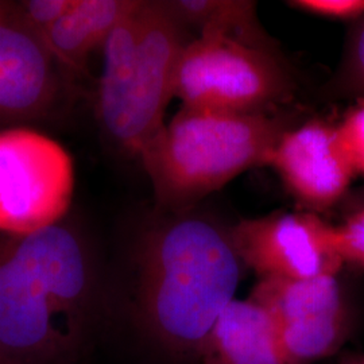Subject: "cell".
Instances as JSON below:
<instances>
[{
	"label": "cell",
	"instance_id": "obj_4",
	"mask_svg": "<svg viewBox=\"0 0 364 364\" xmlns=\"http://www.w3.org/2000/svg\"><path fill=\"white\" fill-rule=\"evenodd\" d=\"M284 126L266 114L182 107L141 162L158 208L180 213L255 166H267Z\"/></svg>",
	"mask_w": 364,
	"mask_h": 364
},
{
	"label": "cell",
	"instance_id": "obj_17",
	"mask_svg": "<svg viewBox=\"0 0 364 364\" xmlns=\"http://www.w3.org/2000/svg\"><path fill=\"white\" fill-rule=\"evenodd\" d=\"M338 81L347 93L364 99V16L352 30Z\"/></svg>",
	"mask_w": 364,
	"mask_h": 364
},
{
	"label": "cell",
	"instance_id": "obj_5",
	"mask_svg": "<svg viewBox=\"0 0 364 364\" xmlns=\"http://www.w3.org/2000/svg\"><path fill=\"white\" fill-rule=\"evenodd\" d=\"M291 92L277 53L210 36L186 43L174 82L182 107L232 114H264Z\"/></svg>",
	"mask_w": 364,
	"mask_h": 364
},
{
	"label": "cell",
	"instance_id": "obj_11",
	"mask_svg": "<svg viewBox=\"0 0 364 364\" xmlns=\"http://www.w3.org/2000/svg\"><path fill=\"white\" fill-rule=\"evenodd\" d=\"M203 364H290L273 317L251 299H235L200 350Z\"/></svg>",
	"mask_w": 364,
	"mask_h": 364
},
{
	"label": "cell",
	"instance_id": "obj_18",
	"mask_svg": "<svg viewBox=\"0 0 364 364\" xmlns=\"http://www.w3.org/2000/svg\"><path fill=\"white\" fill-rule=\"evenodd\" d=\"M293 9L335 21H359L364 16V0H293Z\"/></svg>",
	"mask_w": 364,
	"mask_h": 364
},
{
	"label": "cell",
	"instance_id": "obj_16",
	"mask_svg": "<svg viewBox=\"0 0 364 364\" xmlns=\"http://www.w3.org/2000/svg\"><path fill=\"white\" fill-rule=\"evenodd\" d=\"M338 142L348 156L356 176L364 177V99H359L336 124Z\"/></svg>",
	"mask_w": 364,
	"mask_h": 364
},
{
	"label": "cell",
	"instance_id": "obj_6",
	"mask_svg": "<svg viewBox=\"0 0 364 364\" xmlns=\"http://www.w3.org/2000/svg\"><path fill=\"white\" fill-rule=\"evenodd\" d=\"M65 147L28 126L0 130V235L26 236L65 220L75 195Z\"/></svg>",
	"mask_w": 364,
	"mask_h": 364
},
{
	"label": "cell",
	"instance_id": "obj_13",
	"mask_svg": "<svg viewBox=\"0 0 364 364\" xmlns=\"http://www.w3.org/2000/svg\"><path fill=\"white\" fill-rule=\"evenodd\" d=\"M170 10L200 36L221 37L260 50L275 53L260 26L257 3L248 0H169Z\"/></svg>",
	"mask_w": 364,
	"mask_h": 364
},
{
	"label": "cell",
	"instance_id": "obj_7",
	"mask_svg": "<svg viewBox=\"0 0 364 364\" xmlns=\"http://www.w3.org/2000/svg\"><path fill=\"white\" fill-rule=\"evenodd\" d=\"M248 299L273 317L290 364L326 359L338 352L348 336V308L338 275L259 279Z\"/></svg>",
	"mask_w": 364,
	"mask_h": 364
},
{
	"label": "cell",
	"instance_id": "obj_19",
	"mask_svg": "<svg viewBox=\"0 0 364 364\" xmlns=\"http://www.w3.org/2000/svg\"><path fill=\"white\" fill-rule=\"evenodd\" d=\"M14 18V1L0 0V22Z\"/></svg>",
	"mask_w": 364,
	"mask_h": 364
},
{
	"label": "cell",
	"instance_id": "obj_20",
	"mask_svg": "<svg viewBox=\"0 0 364 364\" xmlns=\"http://www.w3.org/2000/svg\"><path fill=\"white\" fill-rule=\"evenodd\" d=\"M341 364H364V356H362V355L351 356V358L346 359Z\"/></svg>",
	"mask_w": 364,
	"mask_h": 364
},
{
	"label": "cell",
	"instance_id": "obj_14",
	"mask_svg": "<svg viewBox=\"0 0 364 364\" xmlns=\"http://www.w3.org/2000/svg\"><path fill=\"white\" fill-rule=\"evenodd\" d=\"M75 3L76 0L14 1V19L42 42V38L69 13Z\"/></svg>",
	"mask_w": 364,
	"mask_h": 364
},
{
	"label": "cell",
	"instance_id": "obj_9",
	"mask_svg": "<svg viewBox=\"0 0 364 364\" xmlns=\"http://www.w3.org/2000/svg\"><path fill=\"white\" fill-rule=\"evenodd\" d=\"M69 92L43 43L15 19L0 22V130L52 120Z\"/></svg>",
	"mask_w": 364,
	"mask_h": 364
},
{
	"label": "cell",
	"instance_id": "obj_10",
	"mask_svg": "<svg viewBox=\"0 0 364 364\" xmlns=\"http://www.w3.org/2000/svg\"><path fill=\"white\" fill-rule=\"evenodd\" d=\"M273 168L302 205L321 210L346 195L356 171L338 142L336 126L311 120L287 130L275 144Z\"/></svg>",
	"mask_w": 364,
	"mask_h": 364
},
{
	"label": "cell",
	"instance_id": "obj_12",
	"mask_svg": "<svg viewBox=\"0 0 364 364\" xmlns=\"http://www.w3.org/2000/svg\"><path fill=\"white\" fill-rule=\"evenodd\" d=\"M138 0H76L75 6L42 38L68 85L87 73L92 54L103 49L117 23Z\"/></svg>",
	"mask_w": 364,
	"mask_h": 364
},
{
	"label": "cell",
	"instance_id": "obj_8",
	"mask_svg": "<svg viewBox=\"0 0 364 364\" xmlns=\"http://www.w3.org/2000/svg\"><path fill=\"white\" fill-rule=\"evenodd\" d=\"M331 224L312 212H278L230 230L237 257L259 279L338 275L343 260L331 243Z\"/></svg>",
	"mask_w": 364,
	"mask_h": 364
},
{
	"label": "cell",
	"instance_id": "obj_15",
	"mask_svg": "<svg viewBox=\"0 0 364 364\" xmlns=\"http://www.w3.org/2000/svg\"><path fill=\"white\" fill-rule=\"evenodd\" d=\"M331 243L344 263L364 269V209L340 225L331 224Z\"/></svg>",
	"mask_w": 364,
	"mask_h": 364
},
{
	"label": "cell",
	"instance_id": "obj_3",
	"mask_svg": "<svg viewBox=\"0 0 364 364\" xmlns=\"http://www.w3.org/2000/svg\"><path fill=\"white\" fill-rule=\"evenodd\" d=\"M186 30L166 1L138 0L105 41L95 112L124 156L141 158L165 127Z\"/></svg>",
	"mask_w": 364,
	"mask_h": 364
},
{
	"label": "cell",
	"instance_id": "obj_1",
	"mask_svg": "<svg viewBox=\"0 0 364 364\" xmlns=\"http://www.w3.org/2000/svg\"><path fill=\"white\" fill-rule=\"evenodd\" d=\"M100 309L96 258L65 220L0 235V364H78Z\"/></svg>",
	"mask_w": 364,
	"mask_h": 364
},
{
	"label": "cell",
	"instance_id": "obj_2",
	"mask_svg": "<svg viewBox=\"0 0 364 364\" xmlns=\"http://www.w3.org/2000/svg\"><path fill=\"white\" fill-rule=\"evenodd\" d=\"M134 263V312L144 335L173 356H198L240 282L243 263L230 231L171 213L139 236Z\"/></svg>",
	"mask_w": 364,
	"mask_h": 364
}]
</instances>
